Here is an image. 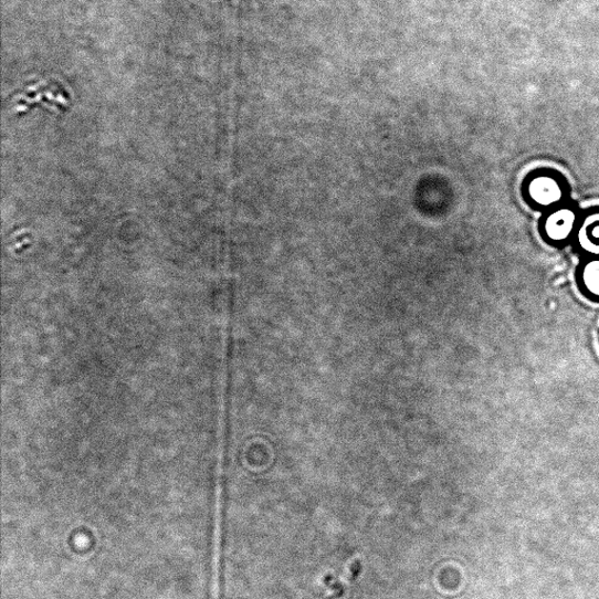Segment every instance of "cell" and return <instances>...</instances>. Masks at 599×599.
<instances>
[{
  "mask_svg": "<svg viewBox=\"0 0 599 599\" xmlns=\"http://www.w3.org/2000/svg\"><path fill=\"white\" fill-rule=\"evenodd\" d=\"M361 570H362V564L361 561L359 560H356L351 568H350V581L354 582L357 580V577L359 576V574H361Z\"/></svg>",
  "mask_w": 599,
  "mask_h": 599,
  "instance_id": "obj_6",
  "label": "cell"
},
{
  "mask_svg": "<svg viewBox=\"0 0 599 599\" xmlns=\"http://www.w3.org/2000/svg\"><path fill=\"white\" fill-rule=\"evenodd\" d=\"M524 202L529 209L545 213L571 202V188L564 174L550 168L527 174L522 185Z\"/></svg>",
  "mask_w": 599,
  "mask_h": 599,
  "instance_id": "obj_1",
  "label": "cell"
},
{
  "mask_svg": "<svg viewBox=\"0 0 599 599\" xmlns=\"http://www.w3.org/2000/svg\"><path fill=\"white\" fill-rule=\"evenodd\" d=\"M572 245L584 258H599V207L584 210Z\"/></svg>",
  "mask_w": 599,
  "mask_h": 599,
  "instance_id": "obj_3",
  "label": "cell"
},
{
  "mask_svg": "<svg viewBox=\"0 0 599 599\" xmlns=\"http://www.w3.org/2000/svg\"><path fill=\"white\" fill-rule=\"evenodd\" d=\"M325 584L329 589L333 590V593H334L335 598L344 596L346 589H345L344 585L341 582H339L335 576H333V575L326 576Z\"/></svg>",
  "mask_w": 599,
  "mask_h": 599,
  "instance_id": "obj_5",
  "label": "cell"
},
{
  "mask_svg": "<svg viewBox=\"0 0 599 599\" xmlns=\"http://www.w3.org/2000/svg\"><path fill=\"white\" fill-rule=\"evenodd\" d=\"M582 212V209L570 202L543 213L537 228L543 242L554 249L572 245Z\"/></svg>",
  "mask_w": 599,
  "mask_h": 599,
  "instance_id": "obj_2",
  "label": "cell"
},
{
  "mask_svg": "<svg viewBox=\"0 0 599 599\" xmlns=\"http://www.w3.org/2000/svg\"><path fill=\"white\" fill-rule=\"evenodd\" d=\"M575 282L588 302L599 305V258H584L576 270Z\"/></svg>",
  "mask_w": 599,
  "mask_h": 599,
  "instance_id": "obj_4",
  "label": "cell"
}]
</instances>
